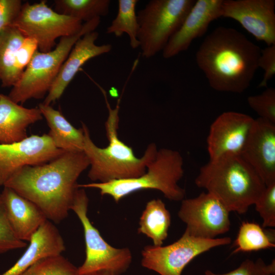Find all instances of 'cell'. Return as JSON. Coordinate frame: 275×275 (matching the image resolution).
I'll use <instances>...</instances> for the list:
<instances>
[{"mask_svg": "<svg viewBox=\"0 0 275 275\" xmlns=\"http://www.w3.org/2000/svg\"><path fill=\"white\" fill-rule=\"evenodd\" d=\"M89 165L83 151L64 152L48 162L22 168L4 186L36 204L48 220L59 223L68 215L77 180Z\"/></svg>", "mask_w": 275, "mask_h": 275, "instance_id": "1", "label": "cell"}, {"mask_svg": "<svg viewBox=\"0 0 275 275\" xmlns=\"http://www.w3.org/2000/svg\"><path fill=\"white\" fill-rule=\"evenodd\" d=\"M261 50L237 30L218 26L204 38L196 61L212 89L241 93L250 87L258 68Z\"/></svg>", "mask_w": 275, "mask_h": 275, "instance_id": "2", "label": "cell"}, {"mask_svg": "<svg viewBox=\"0 0 275 275\" xmlns=\"http://www.w3.org/2000/svg\"><path fill=\"white\" fill-rule=\"evenodd\" d=\"M93 82L103 93L108 110L105 129L108 144L105 148L96 146L90 137L88 127L82 123L84 132L83 152L90 167L88 177L93 181L100 183L138 177L145 172L148 164L155 158L158 150L156 145L150 144L143 155L137 157L132 149L118 136L120 99L115 107L112 108L105 91L95 81Z\"/></svg>", "mask_w": 275, "mask_h": 275, "instance_id": "3", "label": "cell"}, {"mask_svg": "<svg viewBox=\"0 0 275 275\" xmlns=\"http://www.w3.org/2000/svg\"><path fill=\"white\" fill-rule=\"evenodd\" d=\"M195 184L206 189L230 211L246 212L266 185L255 170L239 155H226L203 166Z\"/></svg>", "mask_w": 275, "mask_h": 275, "instance_id": "4", "label": "cell"}, {"mask_svg": "<svg viewBox=\"0 0 275 275\" xmlns=\"http://www.w3.org/2000/svg\"><path fill=\"white\" fill-rule=\"evenodd\" d=\"M183 175V160L180 153L161 148L157 150L145 172L138 177L77 184V187L98 189L102 196H109L116 203L133 193L145 189L159 190L169 200L179 201L183 200L185 195V190L178 184Z\"/></svg>", "mask_w": 275, "mask_h": 275, "instance_id": "5", "label": "cell"}, {"mask_svg": "<svg viewBox=\"0 0 275 275\" xmlns=\"http://www.w3.org/2000/svg\"><path fill=\"white\" fill-rule=\"evenodd\" d=\"M100 23V17L85 22L77 34L61 38L53 50L46 52L37 50L12 87L8 95L9 98L18 104L32 98H43L48 93L76 41L86 34L94 31Z\"/></svg>", "mask_w": 275, "mask_h": 275, "instance_id": "6", "label": "cell"}, {"mask_svg": "<svg viewBox=\"0 0 275 275\" xmlns=\"http://www.w3.org/2000/svg\"><path fill=\"white\" fill-rule=\"evenodd\" d=\"M194 0H151L138 13V40L142 56L162 51L194 5Z\"/></svg>", "mask_w": 275, "mask_h": 275, "instance_id": "7", "label": "cell"}, {"mask_svg": "<svg viewBox=\"0 0 275 275\" xmlns=\"http://www.w3.org/2000/svg\"><path fill=\"white\" fill-rule=\"evenodd\" d=\"M89 199L84 189H77L71 207L80 220L84 229L86 259L78 268V274L106 270L120 275L129 268L132 255L128 248L112 246L91 223L88 215Z\"/></svg>", "mask_w": 275, "mask_h": 275, "instance_id": "8", "label": "cell"}, {"mask_svg": "<svg viewBox=\"0 0 275 275\" xmlns=\"http://www.w3.org/2000/svg\"><path fill=\"white\" fill-rule=\"evenodd\" d=\"M82 22L76 18L58 13L45 1L23 4L13 25L25 37L35 39L39 51L52 50L58 38L74 35L82 29Z\"/></svg>", "mask_w": 275, "mask_h": 275, "instance_id": "9", "label": "cell"}, {"mask_svg": "<svg viewBox=\"0 0 275 275\" xmlns=\"http://www.w3.org/2000/svg\"><path fill=\"white\" fill-rule=\"evenodd\" d=\"M230 237H196L185 230L177 241L166 246L148 245L142 252V265L160 275H181L196 257L211 249L230 244Z\"/></svg>", "mask_w": 275, "mask_h": 275, "instance_id": "10", "label": "cell"}, {"mask_svg": "<svg viewBox=\"0 0 275 275\" xmlns=\"http://www.w3.org/2000/svg\"><path fill=\"white\" fill-rule=\"evenodd\" d=\"M229 213L216 197L203 192L195 198L182 200L178 215L190 235L213 239L229 231Z\"/></svg>", "mask_w": 275, "mask_h": 275, "instance_id": "11", "label": "cell"}, {"mask_svg": "<svg viewBox=\"0 0 275 275\" xmlns=\"http://www.w3.org/2000/svg\"><path fill=\"white\" fill-rule=\"evenodd\" d=\"M63 150L57 148L47 134L32 135L17 142L0 144V186L26 166L50 161Z\"/></svg>", "mask_w": 275, "mask_h": 275, "instance_id": "12", "label": "cell"}, {"mask_svg": "<svg viewBox=\"0 0 275 275\" xmlns=\"http://www.w3.org/2000/svg\"><path fill=\"white\" fill-rule=\"evenodd\" d=\"M221 17L237 21L267 46L275 45L274 0H223Z\"/></svg>", "mask_w": 275, "mask_h": 275, "instance_id": "13", "label": "cell"}, {"mask_svg": "<svg viewBox=\"0 0 275 275\" xmlns=\"http://www.w3.org/2000/svg\"><path fill=\"white\" fill-rule=\"evenodd\" d=\"M255 119L236 112L218 116L210 127L207 139L210 159L226 155H239L244 147Z\"/></svg>", "mask_w": 275, "mask_h": 275, "instance_id": "14", "label": "cell"}, {"mask_svg": "<svg viewBox=\"0 0 275 275\" xmlns=\"http://www.w3.org/2000/svg\"><path fill=\"white\" fill-rule=\"evenodd\" d=\"M240 156L255 170L266 186L275 183V123L255 119Z\"/></svg>", "mask_w": 275, "mask_h": 275, "instance_id": "15", "label": "cell"}, {"mask_svg": "<svg viewBox=\"0 0 275 275\" xmlns=\"http://www.w3.org/2000/svg\"><path fill=\"white\" fill-rule=\"evenodd\" d=\"M223 1H196L179 29L171 37L163 49V57L169 59L186 50L194 40L203 36L210 23L221 17Z\"/></svg>", "mask_w": 275, "mask_h": 275, "instance_id": "16", "label": "cell"}, {"mask_svg": "<svg viewBox=\"0 0 275 275\" xmlns=\"http://www.w3.org/2000/svg\"><path fill=\"white\" fill-rule=\"evenodd\" d=\"M98 36L97 32H90L76 41L63 63L43 102L44 104L50 105L58 100L82 66L88 61L111 50L112 46L109 44L101 45L95 44Z\"/></svg>", "mask_w": 275, "mask_h": 275, "instance_id": "17", "label": "cell"}, {"mask_svg": "<svg viewBox=\"0 0 275 275\" xmlns=\"http://www.w3.org/2000/svg\"><path fill=\"white\" fill-rule=\"evenodd\" d=\"M4 187L1 195L9 222L19 239L30 241L47 219L34 203L12 189Z\"/></svg>", "mask_w": 275, "mask_h": 275, "instance_id": "18", "label": "cell"}, {"mask_svg": "<svg viewBox=\"0 0 275 275\" xmlns=\"http://www.w3.org/2000/svg\"><path fill=\"white\" fill-rule=\"evenodd\" d=\"M23 254L0 275H21L41 259L60 255L65 250L64 240L55 226L47 220L32 236Z\"/></svg>", "mask_w": 275, "mask_h": 275, "instance_id": "19", "label": "cell"}, {"mask_svg": "<svg viewBox=\"0 0 275 275\" xmlns=\"http://www.w3.org/2000/svg\"><path fill=\"white\" fill-rule=\"evenodd\" d=\"M42 118L38 107H23L0 93V144L24 139L28 137V127Z\"/></svg>", "mask_w": 275, "mask_h": 275, "instance_id": "20", "label": "cell"}, {"mask_svg": "<svg viewBox=\"0 0 275 275\" xmlns=\"http://www.w3.org/2000/svg\"><path fill=\"white\" fill-rule=\"evenodd\" d=\"M38 107L50 128L48 134L55 146L65 152L83 151V128L74 127L62 113L50 105L40 103Z\"/></svg>", "mask_w": 275, "mask_h": 275, "instance_id": "21", "label": "cell"}, {"mask_svg": "<svg viewBox=\"0 0 275 275\" xmlns=\"http://www.w3.org/2000/svg\"><path fill=\"white\" fill-rule=\"evenodd\" d=\"M25 37L14 26L0 32V81L4 88L14 86L23 73L18 61L20 49Z\"/></svg>", "mask_w": 275, "mask_h": 275, "instance_id": "22", "label": "cell"}, {"mask_svg": "<svg viewBox=\"0 0 275 275\" xmlns=\"http://www.w3.org/2000/svg\"><path fill=\"white\" fill-rule=\"evenodd\" d=\"M171 216L163 202L159 199L149 201L140 218L138 231L151 238L155 246H161L168 235Z\"/></svg>", "mask_w": 275, "mask_h": 275, "instance_id": "23", "label": "cell"}, {"mask_svg": "<svg viewBox=\"0 0 275 275\" xmlns=\"http://www.w3.org/2000/svg\"><path fill=\"white\" fill-rule=\"evenodd\" d=\"M109 0H56L54 11L82 22L104 16L109 12Z\"/></svg>", "mask_w": 275, "mask_h": 275, "instance_id": "24", "label": "cell"}, {"mask_svg": "<svg viewBox=\"0 0 275 275\" xmlns=\"http://www.w3.org/2000/svg\"><path fill=\"white\" fill-rule=\"evenodd\" d=\"M138 0H119L117 14L106 29V33L121 37L124 33L128 35L132 49L139 47L138 40L139 24L135 7Z\"/></svg>", "mask_w": 275, "mask_h": 275, "instance_id": "25", "label": "cell"}, {"mask_svg": "<svg viewBox=\"0 0 275 275\" xmlns=\"http://www.w3.org/2000/svg\"><path fill=\"white\" fill-rule=\"evenodd\" d=\"M232 254L250 252L275 247L272 239L258 224L243 222L239 227Z\"/></svg>", "mask_w": 275, "mask_h": 275, "instance_id": "26", "label": "cell"}, {"mask_svg": "<svg viewBox=\"0 0 275 275\" xmlns=\"http://www.w3.org/2000/svg\"><path fill=\"white\" fill-rule=\"evenodd\" d=\"M21 275H78L77 268L61 255L40 260Z\"/></svg>", "mask_w": 275, "mask_h": 275, "instance_id": "27", "label": "cell"}, {"mask_svg": "<svg viewBox=\"0 0 275 275\" xmlns=\"http://www.w3.org/2000/svg\"><path fill=\"white\" fill-rule=\"evenodd\" d=\"M248 104L259 118L275 123V89L267 88L262 93L248 97Z\"/></svg>", "mask_w": 275, "mask_h": 275, "instance_id": "28", "label": "cell"}, {"mask_svg": "<svg viewBox=\"0 0 275 275\" xmlns=\"http://www.w3.org/2000/svg\"><path fill=\"white\" fill-rule=\"evenodd\" d=\"M275 260L266 264L261 258L254 261L247 259L236 268L224 273H216L206 270L204 275H274Z\"/></svg>", "mask_w": 275, "mask_h": 275, "instance_id": "29", "label": "cell"}, {"mask_svg": "<svg viewBox=\"0 0 275 275\" xmlns=\"http://www.w3.org/2000/svg\"><path fill=\"white\" fill-rule=\"evenodd\" d=\"M26 245V242L19 239L12 228L0 194V254Z\"/></svg>", "mask_w": 275, "mask_h": 275, "instance_id": "30", "label": "cell"}, {"mask_svg": "<svg viewBox=\"0 0 275 275\" xmlns=\"http://www.w3.org/2000/svg\"><path fill=\"white\" fill-rule=\"evenodd\" d=\"M263 228L275 227V183L267 186L254 204Z\"/></svg>", "mask_w": 275, "mask_h": 275, "instance_id": "31", "label": "cell"}, {"mask_svg": "<svg viewBox=\"0 0 275 275\" xmlns=\"http://www.w3.org/2000/svg\"><path fill=\"white\" fill-rule=\"evenodd\" d=\"M22 5L20 0H0V32L13 25Z\"/></svg>", "mask_w": 275, "mask_h": 275, "instance_id": "32", "label": "cell"}, {"mask_svg": "<svg viewBox=\"0 0 275 275\" xmlns=\"http://www.w3.org/2000/svg\"><path fill=\"white\" fill-rule=\"evenodd\" d=\"M258 65V68H261L264 71L263 77L259 86L266 87L275 74V45L261 49Z\"/></svg>", "mask_w": 275, "mask_h": 275, "instance_id": "33", "label": "cell"}, {"mask_svg": "<svg viewBox=\"0 0 275 275\" xmlns=\"http://www.w3.org/2000/svg\"><path fill=\"white\" fill-rule=\"evenodd\" d=\"M78 275H114V274L111 271L106 270H100L95 271L88 272L82 274Z\"/></svg>", "mask_w": 275, "mask_h": 275, "instance_id": "34", "label": "cell"}]
</instances>
